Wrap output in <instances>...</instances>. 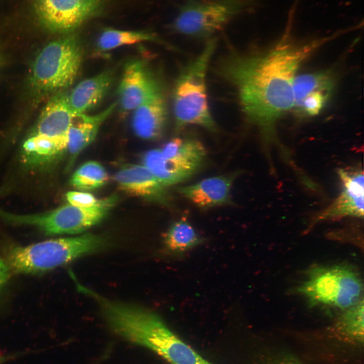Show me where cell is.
I'll list each match as a JSON object with an SVG mask.
<instances>
[{
  "instance_id": "obj_28",
  "label": "cell",
  "mask_w": 364,
  "mask_h": 364,
  "mask_svg": "<svg viewBox=\"0 0 364 364\" xmlns=\"http://www.w3.org/2000/svg\"><path fill=\"white\" fill-rule=\"evenodd\" d=\"M16 355H7V356H0V364H3L5 363V362L13 359L14 357H15Z\"/></svg>"
},
{
  "instance_id": "obj_21",
  "label": "cell",
  "mask_w": 364,
  "mask_h": 364,
  "mask_svg": "<svg viewBox=\"0 0 364 364\" xmlns=\"http://www.w3.org/2000/svg\"><path fill=\"white\" fill-rule=\"evenodd\" d=\"M335 323L336 333L347 340L361 343L363 341V299L343 310Z\"/></svg>"
},
{
  "instance_id": "obj_26",
  "label": "cell",
  "mask_w": 364,
  "mask_h": 364,
  "mask_svg": "<svg viewBox=\"0 0 364 364\" xmlns=\"http://www.w3.org/2000/svg\"><path fill=\"white\" fill-rule=\"evenodd\" d=\"M10 267L0 258V289L2 288L10 278Z\"/></svg>"
},
{
  "instance_id": "obj_18",
  "label": "cell",
  "mask_w": 364,
  "mask_h": 364,
  "mask_svg": "<svg viewBox=\"0 0 364 364\" xmlns=\"http://www.w3.org/2000/svg\"><path fill=\"white\" fill-rule=\"evenodd\" d=\"M109 70L80 82L67 95L69 107L73 115L84 114L98 105L105 97L113 81Z\"/></svg>"
},
{
  "instance_id": "obj_4",
  "label": "cell",
  "mask_w": 364,
  "mask_h": 364,
  "mask_svg": "<svg viewBox=\"0 0 364 364\" xmlns=\"http://www.w3.org/2000/svg\"><path fill=\"white\" fill-rule=\"evenodd\" d=\"M107 246L104 238L90 234L51 239L13 247L8 252V264L17 273L41 274L100 251Z\"/></svg>"
},
{
  "instance_id": "obj_27",
  "label": "cell",
  "mask_w": 364,
  "mask_h": 364,
  "mask_svg": "<svg viewBox=\"0 0 364 364\" xmlns=\"http://www.w3.org/2000/svg\"><path fill=\"white\" fill-rule=\"evenodd\" d=\"M272 364H300L299 362L295 361L294 360L291 359H282L281 360L275 361Z\"/></svg>"
},
{
  "instance_id": "obj_23",
  "label": "cell",
  "mask_w": 364,
  "mask_h": 364,
  "mask_svg": "<svg viewBox=\"0 0 364 364\" xmlns=\"http://www.w3.org/2000/svg\"><path fill=\"white\" fill-rule=\"evenodd\" d=\"M202 238L186 218L175 221L165 237L168 249L173 252H182L199 244Z\"/></svg>"
},
{
  "instance_id": "obj_3",
  "label": "cell",
  "mask_w": 364,
  "mask_h": 364,
  "mask_svg": "<svg viewBox=\"0 0 364 364\" xmlns=\"http://www.w3.org/2000/svg\"><path fill=\"white\" fill-rule=\"evenodd\" d=\"M210 38L201 52L180 71L172 91V106L175 130L197 125L212 132L218 130L209 108L206 74L216 46Z\"/></svg>"
},
{
  "instance_id": "obj_1",
  "label": "cell",
  "mask_w": 364,
  "mask_h": 364,
  "mask_svg": "<svg viewBox=\"0 0 364 364\" xmlns=\"http://www.w3.org/2000/svg\"><path fill=\"white\" fill-rule=\"evenodd\" d=\"M334 36L299 43L287 32L267 50L232 51L220 61L218 73L235 89L244 117L266 139L292 108L293 82L299 67Z\"/></svg>"
},
{
  "instance_id": "obj_20",
  "label": "cell",
  "mask_w": 364,
  "mask_h": 364,
  "mask_svg": "<svg viewBox=\"0 0 364 364\" xmlns=\"http://www.w3.org/2000/svg\"><path fill=\"white\" fill-rule=\"evenodd\" d=\"M67 148L65 144L32 132L23 144L22 160L28 167H42L57 160Z\"/></svg>"
},
{
  "instance_id": "obj_13",
  "label": "cell",
  "mask_w": 364,
  "mask_h": 364,
  "mask_svg": "<svg viewBox=\"0 0 364 364\" xmlns=\"http://www.w3.org/2000/svg\"><path fill=\"white\" fill-rule=\"evenodd\" d=\"M340 194L316 219L317 221L346 216H363V174L360 167L340 169Z\"/></svg>"
},
{
  "instance_id": "obj_22",
  "label": "cell",
  "mask_w": 364,
  "mask_h": 364,
  "mask_svg": "<svg viewBox=\"0 0 364 364\" xmlns=\"http://www.w3.org/2000/svg\"><path fill=\"white\" fill-rule=\"evenodd\" d=\"M161 42L154 33L145 31H127L108 28L99 36L97 46L100 51H107L119 47L143 41Z\"/></svg>"
},
{
  "instance_id": "obj_16",
  "label": "cell",
  "mask_w": 364,
  "mask_h": 364,
  "mask_svg": "<svg viewBox=\"0 0 364 364\" xmlns=\"http://www.w3.org/2000/svg\"><path fill=\"white\" fill-rule=\"evenodd\" d=\"M133 111L131 124L136 136L148 140H156L162 136L167 119L163 92L150 98Z\"/></svg>"
},
{
  "instance_id": "obj_24",
  "label": "cell",
  "mask_w": 364,
  "mask_h": 364,
  "mask_svg": "<svg viewBox=\"0 0 364 364\" xmlns=\"http://www.w3.org/2000/svg\"><path fill=\"white\" fill-rule=\"evenodd\" d=\"M108 179L104 167L100 163L91 161L78 168L71 177V184L79 190H91L104 185Z\"/></svg>"
},
{
  "instance_id": "obj_17",
  "label": "cell",
  "mask_w": 364,
  "mask_h": 364,
  "mask_svg": "<svg viewBox=\"0 0 364 364\" xmlns=\"http://www.w3.org/2000/svg\"><path fill=\"white\" fill-rule=\"evenodd\" d=\"M74 115L68 104L67 95H56L44 106L33 132L67 145Z\"/></svg>"
},
{
  "instance_id": "obj_25",
  "label": "cell",
  "mask_w": 364,
  "mask_h": 364,
  "mask_svg": "<svg viewBox=\"0 0 364 364\" xmlns=\"http://www.w3.org/2000/svg\"><path fill=\"white\" fill-rule=\"evenodd\" d=\"M66 197L70 204L80 207H93L101 201V199L99 200L92 194L85 192H69Z\"/></svg>"
},
{
  "instance_id": "obj_2",
  "label": "cell",
  "mask_w": 364,
  "mask_h": 364,
  "mask_svg": "<svg viewBox=\"0 0 364 364\" xmlns=\"http://www.w3.org/2000/svg\"><path fill=\"white\" fill-rule=\"evenodd\" d=\"M102 313L114 333L130 342L150 349L170 364H212L147 309L108 300L102 306Z\"/></svg>"
},
{
  "instance_id": "obj_9",
  "label": "cell",
  "mask_w": 364,
  "mask_h": 364,
  "mask_svg": "<svg viewBox=\"0 0 364 364\" xmlns=\"http://www.w3.org/2000/svg\"><path fill=\"white\" fill-rule=\"evenodd\" d=\"M152 153L146 166L166 187L192 177L202 167L206 158V150L199 140L176 137Z\"/></svg>"
},
{
  "instance_id": "obj_12",
  "label": "cell",
  "mask_w": 364,
  "mask_h": 364,
  "mask_svg": "<svg viewBox=\"0 0 364 364\" xmlns=\"http://www.w3.org/2000/svg\"><path fill=\"white\" fill-rule=\"evenodd\" d=\"M162 92L159 81L145 62L136 60L125 65L117 90L122 110H133Z\"/></svg>"
},
{
  "instance_id": "obj_7",
  "label": "cell",
  "mask_w": 364,
  "mask_h": 364,
  "mask_svg": "<svg viewBox=\"0 0 364 364\" xmlns=\"http://www.w3.org/2000/svg\"><path fill=\"white\" fill-rule=\"evenodd\" d=\"M255 0H187L171 23L177 34L207 38L254 8Z\"/></svg>"
},
{
  "instance_id": "obj_19",
  "label": "cell",
  "mask_w": 364,
  "mask_h": 364,
  "mask_svg": "<svg viewBox=\"0 0 364 364\" xmlns=\"http://www.w3.org/2000/svg\"><path fill=\"white\" fill-rule=\"evenodd\" d=\"M116 106L114 103L93 115H74L68 134L67 150L70 157L68 168L77 155L94 140L101 124L113 112Z\"/></svg>"
},
{
  "instance_id": "obj_15",
  "label": "cell",
  "mask_w": 364,
  "mask_h": 364,
  "mask_svg": "<svg viewBox=\"0 0 364 364\" xmlns=\"http://www.w3.org/2000/svg\"><path fill=\"white\" fill-rule=\"evenodd\" d=\"M239 172L203 179L182 187L177 192L199 208L206 210L233 203L231 191Z\"/></svg>"
},
{
  "instance_id": "obj_10",
  "label": "cell",
  "mask_w": 364,
  "mask_h": 364,
  "mask_svg": "<svg viewBox=\"0 0 364 364\" xmlns=\"http://www.w3.org/2000/svg\"><path fill=\"white\" fill-rule=\"evenodd\" d=\"M103 0H36L41 22L49 30L70 33L96 14Z\"/></svg>"
},
{
  "instance_id": "obj_5",
  "label": "cell",
  "mask_w": 364,
  "mask_h": 364,
  "mask_svg": "<svg viewBox=\"0 0 364 364\" xmlns=\"http://www.w3.org/2000/svg\"><path fill=\"white\" fill-rule=\"evenodd\" d=\"M82 56L80 41L73 33L49 43L33 63L32 87L39 94L48 95L69 86L77 77Z\"/></svg>"
},
{
  "instance_id": "obj_14",
  "label": "cell",
  "mask_w": 364,
  "mask_h": 364,
  "mask_svg": "<svg viewBox=\"0 0 364 364\" xmlns=\"http://www.w3.org/2000/svg\"><path fill=\"white\" fill-rule=\"evenodd\" d=\"M114 178L120 188L129 194L172 207L166 187L144 165L126 166L116 173Z\"/></svg>"
},
{
  "instance_id": "obj_6",
  "label": "cell",
  "mask_w": 364,
  "mask_h": 364,
  "mask_svg": "<svg viewBox=\"0 0 364 364\" xmlns=\"http://www.w3.org/2000/svg\"><path fill=\"white\" fill-rule=\"evenodd\" d=\"M363 290L358 272L343 264L311 268L298 289L311 305L343 310L362 299Z\"/></svg>"
},
{
  "instance_id": "obj_8",
  "label": "cell",
  "mask_w": 364,
  "mask_h": 364,
  "mask_svg": "<svg viewBox=\"0 0 364 364\" xmlns=\"http://www.w3.org/2000/svg\"><path fill=\"white\" fill-rule=\"evenodd\" d=\"M117 199L116 196H112L90 207L69 204L47 212L28 215L11 213L0 209V218L15 224L36 226L47 235L78 234L101 221Z\"/></svg>"
},
{
  "instance_id": "obj_11",
  "label": "cell",
  "mask_w": 364,
  "mask_h": 364,
  "mask_svg": "<svg viewBox=\"0 0 364 364\" xmlns=\"http://www.w3.org/2000/svg\"><path fill=\"white\" fill-rule=\"evenodd\" d=\"M336 77L329 70L296 75L292 109L299 116L313 117L324 109L334 93Z\"/></svg>"
}]
</instances>
